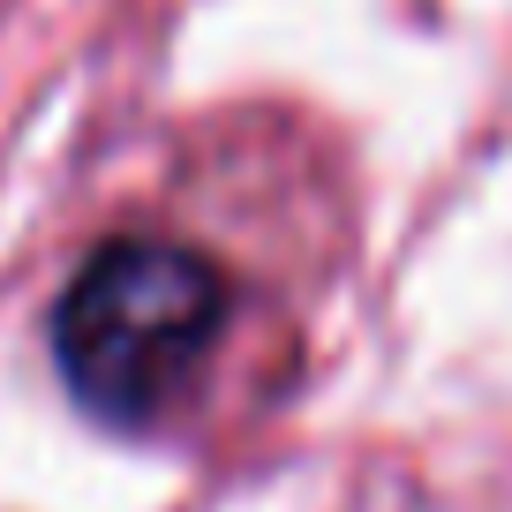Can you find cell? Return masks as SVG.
Returning <instances> with one entry per match:
<instances>
[{"instance_id": "obj_1", "label": "cell", "mask_w": 512, "mask_h": 512, "mask_svg": "<svg viewBox=\"0 0 512 512\" xmlns=\"http://www.w3.org/2000/svg\"><path fill=\"white\" fill-rule=\"evenodd\" d=\"M226 324V279L189 241L121 234L76 272L53 317L61 377L106 422H151L204 369Z\"/></svg>"}]
</instances>
